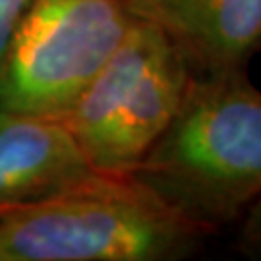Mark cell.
Here are the masks:
<instances>
[{"label": "cell", "instance_id": "cell-7", "mask_svg": "<svg viewBox=\"0 0 261 261\" xmlns=\"http://www.w3.org/2000/svg\"><path fill=\"white\" fill-rule=\"evenodd\" d=\"M238 250L252 259H261V196L240 217Z\"/></svg>", "mask_w": 261, "mask_h": 261}, {"label": "cell", "instance_id": "cell-8", "mask_svg": "<svg viewBox=\"0 0 261 261\" xmlns=\"http://www.w3.org/2000/svg\"><path fill=\"white\" fill-rule=\"evenodd\" d=\"M31 0H0V68Z\"/></svg>", "mask_w": 261, "mask_h": 261}, {"label": "cell", "instance_id": "cell-3", "mask_svg": "<svg viewBox=\"0 0 261 261\" xmlns=\"http://www.w3.org/2000/svg\"><path fill=\"white\" fill-rule=\"evenodd\" d=\"M192 70L174 43L134 18L120 47L62 118L87 163L134 174L178 112Z\"/></svg>", "mask_w": 261, "mask_h": 261}, {"label": "cell", "instance_id": "cell-4", "mask_svg": "<svg viewBox=\"0 0 261 261\" xmlns=\"http://www.w3.org/2000/svg\"><path fill=\"white\" fill-rule=\"evenodd\" d=\"M132 21L126 0H31L0 68V109L64 118Z\"/></svg>", "mask_w": 261, "mask_h": 261}, {"label": "cell", "instance_id": "cell-2", "mask_svg": "<svg viewBox=\"0 0 261 261\" xmlns=\"http://www.w3.org/2000/svg\"><path fill=\"white\" fill-rule=\"evenodd\" d=\"M205 236L138 176L95 172L0 215V261H174Z\"/></svg>", "mask_w": 261, "mask_h": 261}, {"label": "cell", "instance_id": "cell-6", "mask_svg": "<svg viewBox=\"0 0 261 261\" xmlns=\"http://www.w3.org/2000/svg\"><path fill=\"white\" fill-rule=\"evenodd\" d=\"M62 118L0 109V215L95 174Z\"/></svg>", "mask_w": 261, "mask_h": 261}, {"label": "cell", "instance_id": "cell-1", "mask_svg": "<svg viewBox=\"0 0 261 261\" xmlns=\"http://www.w3.org/2000/svg\"><path fill=\"white\" fill-rule=\"evenodd\" d=\"M134 176L207 234L240 221L261 196V91L246 72L194 75Z\"/></svg>", "mask_w": 261, "mask_h": 261}, {"label": "cell", "instance_id": "cell-5", "mask_svg": "<svg viewBox=\"0 0 261 261\" xmlns=\"http://www.w3.org/2000/svg\"><path fill=\"white\" fill-rule=\"evenodd\" d=\"M134 18L157 25L194 75L246 72L261 53V0H126Z\"/></svg>", "mask_w": 261, "mask_h": 261}]
</instances>
